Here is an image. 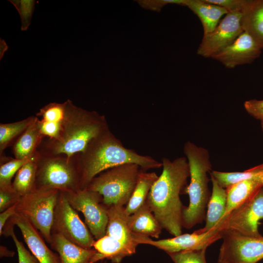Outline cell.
Returning <instances> with one entry per match:
<instances>
[{
	"mask_svg": "<svg viewBox=\"0 0 263 263\" xmlns=\"http://www.w3.org/2000/svg\"><path fill=\"white\" fill-rule=\"evenodd\" d=\"M163 170L148 195L146 202L163 229L173 236L182 234L184 206L180 198L187 186L189 169L185 157L172 161L163 157Z\"/></svg>",
	"mask_w": 263,
	"mask_h": 263,
	"instance_id": "6da1fadb",
	"label": "cell"
},
{
	"mask_svg": "<svg viewBox=\"0 0 263 263\" xmlns=\"http://www.w3.org/2000/svg\"><path fill=\"white\" fill-rule=\"evenodd\" d=\"M218 263H257L263 259V236L249 237L224 231Z\"/></svg>",
	"mask_w": 263,
	"mask_h": 263,
	"instance_id": "9c48e42d",
	"label": "cell"
},
{
	"mask_svg": "<svg viewBox=\"0 0 263 263\" xmlns=\"http://www.w3.org/2000/svg\"><path fill=\"white\" fill-rule=\"evenodd\" d=\"M12 159L0 165V188L9 187L12 185L11 182L14 176L16 175L19 169L26 163L35 158Z\"/></svg>",
	"mask_w": 263,
	"mask_h": 263,
	"instance_id": "f1b7e54d",
	"label": "cell"
},
{
	"mask_svg": "<svg viewBox=\"0 0 263 263\" xmlns=\"http://www.w3.org/2000/svg\"><path fill=\"white\" fill-rule=\"evenodd\" d=\"M205 2L215 4L227 9L228 12L241 11L244 0H203Z\"/></svg>",
	"mask_w": 263,
	"mask_h": 263,
	"instance_id": "8d00e7d4",
	"label": "cell"
},
{
	"mask_svg": "<svg viewBox=\"0 0 263 263\" xmlns=\"http://www.w3.org/2000/svg\"><path fill=\"white\" fill-rule=\"evenodd\" d=\"M183 150L189 166L190 182L182 193L189 196V205L184 206L183 210L182 226L190 229L206 219V208L211 196L208 173L211 171L212 166L206 149L187 141Z\"/></svg>",
	"mask_w": 263,
	"mask_h": 263,
	"instance_id": "277c9868",
	"label": "cell"
},
{
	"mask_svg": "<svg viewBox=\"0 0 263 263\" xmlns=\"http://www.w3.org/2000/svg\"><path fill=\"white\" fill-rule=\"evenodd\" d=\"M65 108L58 136L48 139L39 151L50 154H62L71 158L83 151L89 143L109 129L104 115L74 105L69 99Z\"/></svg>",
	"mask_w": 263,
	"mask_h": 263,
	"instance_id": "3957f363",
	"label": "cell"
},
{
	"mask_svg": "<svg viewBox=\"0 0 263 263\" xmlns=\"http://www.w3.org/2000/svg\"><path fill=\"white\" fill-rule=\"evenodd\" d=\"M263 188L260 183L245 179L228 186L226 189L227 206L223 217L227 216L233 209L248 200Z\"/></svg>",
	"mask_w": 263,
	"mask_h": 263,
	"instance_id": "603a6c76",
	"label": "cell"
},
{
	"mask_svg": "<svg viewBox=\"0 0 263 263\" xmlns=\"http://www.w3.org/2000/svg\"><path fill=\"white\" fill-rule=\"evenodd\" d=\"M93 248L102 255L104 259L110 260L113 263H120L125 257L135 253L136 247L124 244L106 234L95 240Z\"/></svg>",
	"mask_w": 263,
	"mask_h": 263,
	"instance_id": "cb8c5ba5",
	"label": "cell"
},
{
	"mask_svg": "<svg viewBox=\"0 0 263 263\" xmlns=\"http://www.w3.org/2000/svg\"><path fill=\"white\" fill-rule=\"evenodd\" d=\"M59 193L55 188H36L21 196L16 207V212L28 220L49 244Z\"/></svg>",
	"mask_w": 263,
	"mask_h": 263,
	"instance_id": "52a82bcc",
	"label": "cell"
},
{
	"mask_svg": "<svg viewBox=\"0 0 263 263\" xmlns=\"http://www.w3.org/2000/svg\"><path fill=\"white\" fill-rule=\"evenodd\" d=\"M261 124L262 130L263 132V120L261 121Z\"/></svg>",
	"mask_w": 263,
	"mask_h": 263,
	"instance_id": "ab89813d",
	"label": "cell"
},
{
	"mask_svg": "<svg viewBox=\"0 0 263 263\" xmlns=\"http://www.w3.org/2000/svg\"><path fill=\"white\" fill-rule=\"evenodd\" d=\"M141 170L135 164L118 165L96 176L85 188L99 193L107 207L113 205L126 206Z\"/></svg>",
	"mask_w": 263,
	"mask_h": 263,
	"instance_id": "5b68a950",
	"label": "cell"
},
{
	"mask_svg": "<svg viewBox=\"0 0 263 263\" xmlns=\"http://www.w3.org/2000/svg\"><path fill=\"white\" fill-rule=\"evenodd\" d=\"M39 152L36 188H55L63 192L80 189L76 155L68 158L65 155Z\"/></svg>",
	"mask_w": 263,
	"mask_h": 263,
	"instance_id": "8992f818",
	"label": "cell"
},
{
	"mask_svg": "<svg viewBox=\"0 0 263 263\" xmlns=\"http://www.w3.org/2000/svg\"><path fill=\"white\" fill-rule=\"evenodd\" d=\"M15 254V252L2 245L0 246V257L12 258Z\"/></svg>",
	"mask_w": 263,
	"mask_h": 263,
	"instance_id": "f35d334b",
	"label": "cell"
},
{
	"mask_svg": "<svg viewBox=\"0 0 263 263\" xmlns=\"http://www.w3.org/2000/svg\"><path fill=\"white\" fill-rule=\"evenodd\" d=\"M223 232L222 227L218 224L211 230L204 233L194 231L190 234H181L173 238L157 241L149 237L133 234L135 242L138 245H151L169 254L207 248L212 243L222 238Z\"/></svg>",
	"mask_w": 263,
	"mask_h": 263,
	"instance_id": "7c38bea8",
	"label": "cell"
},
{
	"mask_svg": "<svg viewBox=\"0 0 263 263\" xmlns=\"http://www.w3.org/2000/svg\"><path fill=\"white\" fill-rule=\"evenodd\" d=\"M38 117L19 136L13 147L15 158L23 159L34 157L38 152V148L45 137L37 124Z\"/></svg>",
	"mask_w": 263,
	"mask_h": 263,
	"instance_id": "44dd1931",
	"label": "cell"
},
{
	"mask_svg": "<svg viewBox=\"0 0 263 263\" xmlns=\"http://www.w3.org/2000/svg\"><path fill=\"white\" fill-rule=\"evenodd\" d=\"M63 193L71 206L83 214L95 240L104 237L106 233L108 217V208L103 203L102 196L87 188Z\"/></svg>",
	"mask_w": 263,
	"mask_h": 263,
	"instance_id": "ba28073f",
	"label": "cell"
},
{
	"mask_svg": "<svg viewBox=\"0 0 263 263\" xmlns=\"http://www.w3.org/2000/svg\"><path fill=\"white\" fill-rule=\"evenodd\" d=\"M14 225L19 228L30 252L39 263H61L58 254L47 246L38 231L24 217L17 212L9 219L4 227Z\"/></svg>",
	"mask_w": 263,
	"mask_h": 263,
	"instance_id": "9a60e30c",
	"label": "cell"
},
{
	"mask_svg": "<svg viewBox=\"0 0 263 263\" xmlns=\"http://www.w3.org/2000/svg\"><path fill=\"white\" fill-rule=\"evenodd\" d=\"M158 178L155 172L141 170L136 186L125 206V211L128 215L135 212L145 204L150 191Z\"/></svg>",
	"mask_w": 263,
	"mask_h": 263,
	"instance_id": "d4e9b609",
	"label": "cell"
},
{
	"mask_svg": "<svg viewBox=\"0 0 263 263\" xmlns=\"http://www.w3.org/2000/svg\"><path fill=\"white\" fill-rule=\"evenodd\" d=\"M21 196L13 188L9 187L0 188V212L16 204Z\"/></svg>",
	"mask_w": 263,
	"mask_h": 263,
	"instance_id": "d6a6232c",
	"label": "cell"
},
{
	"mask_svg": "<svg viewBox=\"0 0 263 263\" xmlns=\"http://www.w3.org/2000/svg\"><path fill=\"white\" fill-rule=\"evenodd\" d=\"M212 184V192L207 205L206 224L202 228L195 230L198 233H204L214 228L223 218L226 208L227 195L226 189L210 176Z\"/></svg>",
	"mask_w": 263,
	"mask_h": 263,
	"instance_id": "d6986e66",
	"label": "cell"
},
{
	"mask_svg": "<svg viewBox=\"0 0 263 263\" xmlns=\"http://www.w3.org/2000/svg\"><path fill=\"white\" fill-rule=\"evenodd\" d=\"M241 18V11L229 12L212 32L204 35L197 54L212 57L232 44L244 32Z\"/></svg>",
	"mask_w": 263,
	"mask_h": 263,
	"instance_id": "4fadbf2b",
	"label": "cell"
},
{
	"mask_svg": "<svg viewBox=\"0 0 263 263\" xmlns=\"http://www.w3.org/2000/svg\"><path fill=\"white\" fill-rule=\"evenodd\" d=\"M107 208L108 221L106 234L124 244L137 247L133 234L128 226L130 215L125 211V206L113 205Z\"/></svg>",
	"mask_w": 263,
	"mask_h": 263,
	"instance_id": "ac0fdd59",
	"label": "cell"
},
{
	"mask_svg": "<svg viewBox=\"0 0 263 263\" xmlns=\"http://www.w3.org/2000/svg\"><path fill=\"white\" fill-rule=\"evenodd\" d=\"M50 244L59 255L61 263H95L104 259L95 249L81 247L59 233H52Z\"/></svg>",
	"mask_w": 263,
	"mask_h": 263,
	"instance_id": "2e32d148",
	"label": "cell"
},
{
	"mask_svg": "<svg viewBox=\"0 0 263 263\" xmlns=\"http://www.w3.org/2000/svg\"><path fill=\"white\" fill-rule=\"evenodd\" d=\"M52 233H59L70 241L86 248H93L95 239L60 191L56 206Z\"/></svg>",
	"mask_w": 263,
	"mask_h": 263,
	"instance_id": "30bf717a",
	"label": "cell"
},
{
	"mask_svg": "<svg viewBox=\"0 0 263 263\" xmlns=\"http://www.w3.org/2000/svg\"><path fill=\"white\" fill-rule=\"evenodd\" d=\"M244 107L250 115L261 121L263 120V100H247L244 103Z\"/></svg>",
	"mask_w": 263,
	"mask_h": 263,
	"instance_id": "e575fe53",
	"label": "cell"
},
{
	"mask_svg": "<svg viewBox=\"0 0 263 263\" xmlns=\"http://www.w3.org/2000/svg\"><path fill=\"white\" fill-rule=\"evenodd\" d=\"M263 220V188L233 209L218 223L223 231L231 230L249 237H260L259 222Z\"/></svg>",
	"mask_w": 263,
	"mask_h": 263,
	"instance_id": "8fae6325",
	"label": "cell"
},
{
	"mask_svg": "<svg viewBox=\"0 0 263 263\" xmlns=\"http://www.w3.org/2000/svg\"><path fill=\"white\" fill-rule=\"evenodd\" d=\"M39 155V152L35 158L24 164L15 175L12 186L21 196L36 188L37 161Z\"/></svg>",
	"mask_w": 263,
	"mask_h": 263,
	"instance_id": "484cf974",
	"label": "cell"
},
{
	"mask_svg": "<svg viewBox=\"0 0 263 263\" xmlns=\"http://www.w3.org/2000/svg\"><path fill=\"white\" fill-rule=\"evenodd\" d=\"M106 263V262H103V263Z\"/></svg>",
	"mask_w": 263,
	"mask_h": 263,
	"instance_id": "60d3db41",
	"label": "cell"
},
{
	"mask_svg": "<svg viewBox=\"0 0 263 263\" xmlns=\"http://www.w3.org/2000/svg\"><path fill=\"white\" fill-rule=\"evenodd\" d=\"M210 176L213 177L223 188L238 181L249 179L254 180L263 186V163L241 172H223L211 170Z\"/></svg>",
	"mask_w": 263,
	"mask_h": 263,
	"instance_id": "4316f807",
	"label": "cell"
},
{
	"mask_svg": "<svg viewBox=\"0 0 263 263\" xmlns=\"http://www.w3.org/2000/svg\"><path fill=\"white\" fill-rule=\"evenodd\" d=\"M128 225L134 234L158 239L163 229L146 201L129 216Z\"/></svg>",
	"mask_w": 263,
	"mask_h": 263,
	"instance_id": "ffe728a7",
	"label": "cell"
},
{
	"mask_svg": "<svg viewBox=\"0 0 263 263\" xmlns=\"http://www.w3.org/2000/svg\"><path fill=\"white\" fill-rule=\"evenodd\" d=\"M241 11L244 31L263 49V0H244Z\"/></svg>",
	"mask_w": 263,
	"mask_h": 263,
	"instance_id": "e0dca14e",
	"label": "cell"
},
{
	"mask_svg": "<svg viewBox=\"0 0 263 263\" xmlns=\"http://www.w3.org/2000/svg\"><path fill=\"white\" fill-rule=\"evenodd\" d=\"M16 204L8 208L0 214V235H1L5 224L9 219L16 213Z\"/></svg>",
	"mask_w": 263,
	"mask_h": 263,
	"instance_id": "74e56055",
	"label": "cell"
},
{
	"mask_svg": "<svg viewBox=\"0 0 263 263\" xmlns=\"http://www.w3.org/2000/svg\"><path fill=\"white\" fill-rule=\"evenodd\" d=\"M10 236L15 244L18 254L19 263H39L36 257L27 249L22 242L17 237L14 231V228L7 233V236Z\"/></svg>",
	"mask_w": 263,
	"mask_h": 263,
	"instance_id": "836d02e7",
	"label": "cell"
},
{
	"mask_svg": "<svg viewBox=\"0 0 263 263\" xmlns=\"http://www.w3.org/2000/svg\"><path fill=\"white\" fill-rule=\"evenodd\" d=\"M262 49L253 38L244 31L232 44L212 58L225 67L232 69L238 65L252 62L260 56Z\"/></svg>",
	"mask_w": 263,
	"mask_h": 263,
	"instance_id": "5bb4252c",
	"label": "cell"
},
{
	"mask_svg": "<svg viewBox=\"0 0 263 263\" xmlns=\"http://www.w3.org/2000/svg\"><path fill=\"white\" fill-rule=\"evenodd\" d=\"M19 11L22 22L21 30H26L30 23L34 11L35 1L10 0Z\"/></svg>",
	"mask_w": 263,
	"mask_h": 263,
	"instance_id": "1f68e13d",
	"label": "cell"
},
{
	"mask_svg": "<svg viewBox=\"0 0 263 263\" xmlns=\"http://www.w3.org/2000/svg\"><path fill=\"white\" fill-rule=\"evenodd\" d=\"M185 0H139V4L144 8L159 12L167 4H177L184 6Z\"/></svg>",
	"mask_w": 263,
	"mask_h": 263,
	"instance_id": "d590c367",
	"label": "cell"
},
{
	"mask_svg": "<svg viewBox=\"0 0 263 263\" xmlns=\"http://www.w3.org/2000/svg\"><path fill=\"white\" fill-rule=\"evenodd\" d=\"M65 103L53 102L41 108L36 116L41 120L53 123H62L65 113Z\"/></svg>",
	"mask_w": 263,
	"mask_h": 263,
	"instance_id": "f546056e",
	"label": "cell"
},
{
	"mask_svg": "<svg viewBox=\"0 0 263 263\" xmlns=\"http://www.w3.org/2000/svg\"><path fill=\"white\" fill-rule=\"evenodd\" d=\"M207 248L169 253L174 263H207Z\"/></svg>",
	"mask_w": 263,
	"mask_h": 263,
	"instance_id": "4dcf8cb0",
	"label": "cell"
},
{
	"mask_svg": "<svg viewBox=\"0 0 263 263\" xmlns=\"http://www.w3.org/2000/svg\"><path fill=\"white\" fill-rule=\"evenodd\" d=\"M31 116L19 121L0 124V154L18 135H20L34 120Z\"/></svg>",
	"mask_w": 263,
	"mask_h": 263,
	"instance_id": "83f0119b",
	"label": "cell"
},
{
	"mask_svg": "<svg viewBox=\"0 0 263 263\" xmlns=\"http://www.w3.org/2000/svg\"><path fill=\"white\" fill-rule=\"evenodd\" d=\"M184 6H188L199 17L203 26L204 35L212 32L222 17L229 12L224 7L203 0H185Z\"/></svg>",
	"mask_w": 263,
	"mask_h": 263,
	"instance_id": "7402d4cb",
	"label": "cell"
},
{
	"mask_svg": "<svg viewBox=\"0 0 263 263\" xmlns=\"http://www.w3.org/2000/svg\"><path fill=\"white\" fill-rule=\"evenodd\" d=\"M80 189H84L100 173L115 166L135 164L145 171L158 169L162 162L124 147L109 129L94 138L80 153L76 154Z\"/></svg>",
	"mask_w": 263,
	"mask_h": 263,
	"instance_id": "7a4b0ae2",
	"label": "cell"
}]
</instances>
